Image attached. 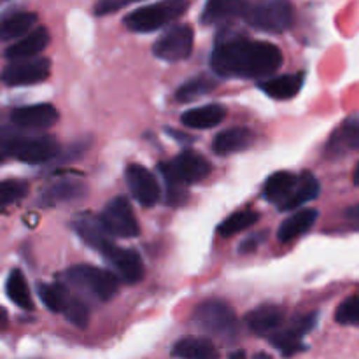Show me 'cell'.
Wrapping results in <instances>:
<instances>
[{
    "mask_svg": "<svg viewBox=\"0 0 359 359\" xmlns=\"http://www.w3.org/2000/svg\"><path fill=\"white\" fill-rule=\"evenodd\" d=\"M224 118H226V107H224V105L209 104L186 111L184 114H182L181 121L182 125L188 126V128L207 130L219 125Z\"/></svg>",
    "mask_w": 359,
    "mask_h": 359,
    "instance_id": "cell-19",
    "label": "cell"
},
{
    "mask_svg": "<svg viewBox=\"0 0 359 359\" xmlns=\"http://www.w3.org/2000/svg\"><path fill=\"white\" fill-rule=\"evenodd\" d=\"M49 41H51V35H49L48 28L39 27L32 30L30 34L25 35V37H21L18 42H14L13 46H9L4 56L7 60H13V62L37 58V55H41L48 48Z\"/></svg>",
    "mask_w": 359,
    "mask_h": 359,
    "instance_id": "cell-15",
    "label": "cell"
},
{
    "mask_svg": "<svg viewBox=\"0 0 359 359\" xmlns=\"http://www.w3.org/2000/svg\"><path fill=\"white\" fill-rule=\"evenodd\" d=\"M242 18L256 30L266 34H283L294 23V9L290 2L270 0V2L248 4Z\"/></svg>",
    "mask_w": 359,
    "mask_h": 359,
    "instance_id": "cell-3",
    "label": "cell"
},
{
    "mask_svg": "<svg viewBox=\"0 0 359 359\" xmlns=\"http://www.w3.org/2000/svg\"><path fill=\"white\" fill-rule=\"evenodd\" d=\"M332 146L359 151V118H351L333 135Z\"/></svg>",
    "mask_w": 359,
    "mask_h": 359,
    "instance_id": "cell-32",
    "label": "cell"
},
{
    "mask_svg": "<svg viewBox=\"0 0 359 359\" xmlns=\"http://www.w3.org/2000/svg\"><path fill=\"white\" fill-rule=\"evenodd\" d=\"M98 219L111 237L133 238L140 233L139 221H137L132 205L125 196L112 198L105 205L104 212Z\"/></svg>",
    "mask_w": 359,
    "mask_h": 359,
    "instance_id": "cell-7",
    "label": "cell"
},
{
    "mask_svg": "<svg viewBox=\"0 0 359 359\" xmlns=\"http://www.w3.org/2000/svg\"><path fill=\"white\" fill-rule=\"evenodd\" d=\"M49 72H51V62L48 58L37 56V58L20 60L7 65L0 74V81L7 86H30V84L48 79Z\"/></svg>",
    "mask_w": 359,
    "mask_h": 359,
    "instance_id": "cell-9",
    "label": "cell"
},
{
    "mask_svg": "<svg viewBox=\"0 0 359 359\" xmlns=\"http://www.w3.org/2000/svg\"><path fill=\"white\" fill-rule=\"evenodd\" d=\"M316 323H318V314H316V312L302 316V318H298L290 328L270 333V344H272L276 349H279L284 358L294 356V354L307 349V346L302 342V339H304L309 332L314 330Z\"/></svg>",
    "mask_w": 359,
    "mask_h": 359,
    "instance_id": "cell-10",
    "label": "cell"
},
{
    "mask_svg": "<svg viewBox=\"0 0 359 359\" xmlns=\"http://www.w3.org/2000/svg\"><path fill=\"white\" fill-rule=\"evenodd\" d=\"M210 65L221 77L256 79L270 76L280 69L283 51L272 42L252 41L242 35H235L217 42Z\"/></svg>",
    "mask_w": 359,
    "mask_h": 359,
    "instance_id": "cell-1",
    "label": "cell"
},
{
    "mask_svg": "<svg viewBox=\"0 0 359 359\" xmlns=\"http://www.w3.org/2000/svg\"><path fill=\"white\" fill-rule=\"evenodd\" d=\"M284 319V311L277 305H259L255 311L245 316V325L249 326L256 335H265V333H273L280 326Z\"/></svg>",
    "mask_w": 359,
    "mask_h": 359,
    "instance_id": "cell-17",
    "label": "cell"
},
{
    "mask_svg": "<svg viewBox=\"0 0 359 359\" xmlns=\"http://www.w3.org/2000/svg\"><path fill=\"white\" fill-rule=\"evenodd\" d=\"M347 219L353 221L354 224H359V205H354V207H349L347 209Z\"/></svg>",
    "mask_w": 359,
    "mask_h": 359,
    "instance_id": "cell-39",
    "label": "cell"
},
{
    "mask_svg": "<svg viewBox=\"0 0 359 359\" xmlns=\"http://www.w3.org/2000/svg\"><path fill=\"white\" fill-rule=\"evenodd\" d=\"M11 121L21 130H46L58 121V111L51 104L25 105L11 112Z\"/></svg>",
    "mask_w": 359,
    "mask_h": 359,
    "instance_id": "cell-14",
    "label": "cell"
},
{
    "mask_svg": "<svg viewBox=\"0 0 359 359\" xmlns=\"http://www.w3.org/2000/svg\"><path fill=\"white\" fill-rule=\"evenodd\" d=\"M7 326H9V316H7L6 309L0 307V332L7 330Z\"/></svg>",
    "mask_w": 359,
    "mask_h": 359,
    "instance_id": "cell-40",
    "label": "cell"
},
{
    "mask_svg": "<svg viewBox=\"0 0 359 359\" xmlns=\"http://www.w3.org/2000/svg\"><path fill=\"white\" fill-rule=\"evenodd\" d=\"M126 182L132 191L133 198L144 207L156 205L160 200V184L156 182L154 175L142 165L132 163L126 168Z\"/></svg>",
    "mask_w": 359,
    "mask_h": 359,
    "instance_id": "cell-11",
    "label": "cell"
},
{
    "mask_svg": "<svg viewBox=\"0 0 359 359\" xmlns=\"http://www.w3.org/2000/svg\"><path fill=\"white\" fill-rule=\"evenodd\" d=\"M193 41H195V34L189 25H175L154 42L153 53L156 58L165 60V62H182L191 55Z\"/></svg>",
    "mask_w": 359,
    "mask_h": 359,
    "instance_id": "cell-8",
    "label": "cell"
},
{
    "mask_svg": "<svg viewBox=\"0 0 359 359\" xmlns=\"http://www.w3.org/2000/svg\"><path fill=\"white\" fill-rule=\"evenodd\" d=\"M186 9H188V2H182V0L151 4V6L132 11L125 18V25L128 30L137 32V34H151L181 18Z\"/></svg>",
    "mask_w": 359,
    "mask_h": 359,
    "instance_id": "cell-4",
    "label": "cell"
},
{
    "mask_svg": "<svg viewBox=\"0 0 359 359\" xmlns=\"http://www.w3.org/2000/svg\"><path fill=\"white\" fill-rule=\"evenodd\" d=\"M255 359H273V358L270 356V354H266V353H258L255 356Z\"/></svg>",
    "mask_w": 359,
    "mask_h": 359,
    "instance_id": "cell-43",
    "label": "cell"
},
{
    "mask_svg": "<svg viewBox=\"0 0 359 359\" xmlns=\"http://www.w3.org/2000/svg\"><path fill=\"white\" fill-rule=\"evenodd\" d=\"M6 293L9 297V300L20 309H25V311H32L34 309V300H32L27 279H25V276L20 270H13L9 273L6 284Z\"/></svg>",
    "mask_w": 359,
    "mask_h": 359,
    "instance_id": "cell-28",
    "label": "cell"
},
{
    "mask_svg": "<svg viewBox=\"0 0 359 359\" xmlns=\"http://www.w3.org/2000/svg\"><path fill=\"white\" fill-rule=\"evenodd\" d=\"M21 135L23 133L18 132L16 128L0 126V163L6 161L7 158H14V151H16Z\"/></svg>",
    "mask_w": 359,
    "mask_h": 359,
    "instance_id": "cell-36",
    "label": "cell"
},
{
    "mask_svg": "<svg viewBox=\"0 0 359 359\" xmlns=\"http://www.w3.org/2000/svg\"><path fill=\"white\" fill-rule=\"evenodd\" d=\"M319 189L321 188H319L318 179H316L311 172H304L302 175H298L293 191L290 193L286 202H284L279 209L280 210L300 209V207H304L307 202H312L314 198H318Z\"/></svg>",
    "mask_w": 359,
    "mask_h": 359,
    "instance_id": "cell-20",
    "label": "cell"
},
{
    "mask_svg": "<svg viewBox=\"0 0 359 359\" xmlns=\"http://www.w3.org/2000/svg\"><path fill=\"white\" fill-rule=\"evenodd\" d=\"M35 23H37V14L27 13V11L4 18L0 21V41H13V39L25 37L27 34H30Z\"/></svg>",
    "mask_w": 359,
    "mask_h": 359,
    "instance_id": "cell-26",
    "label": "cell"
},
{
    "mask_svg": "<svg viewBox=\"0 0 359 359\" xmlns=\"http://www.w3.org/2000/svg\"><path fill=\"white\" fill-rule=\"evenodd\" d=\"M67 279L70 284L90 291L100 302H109L114 298L119 290L118 277L112 272L90 265H76L67 272Z\"/></svg>",
    "mask_w": 359,
    "mask_h": 359,
    "instance_id": "cell-5",
    "label": "cell"
},
{
    "mask_svg": "<svg viewBox=\"0 0 359 359\" xmlns=\"http://www.w3.org/2000/svg\"><path fill=\"white\" fill-rule=\"evenodd\" d=\"M167 181V203L182 205L188 198L186 186L203 181L210 174V163L196 151H182L177 158L158 165Z\"/></svg>",
    "mask_w": 359,
    "mask_h": 359,
    "instance_id": "cell-2",
    "label": "cell"
},
{
    "mask_svg": "<svg viewBox=\"0 0 359 359\" xmlns=\"http://www.w3.org/2000/svg\"><path fill=\"white\" fill-rule=\"evenodd\" d=\"M63 314L77 328H86L88 321H90V311L79 298H69L65 309H63Z\"/></svg>",
    "mask_w": 359,
    "mask_h": 359,
    "instance_id": "cell-34",
    "label": "cell"
},
{
    "mask_svg": "<svg viewBox=\"0 0 359 359\" xmlns=\"http://www.w3.org/2000/svg\"><path fill=\"white\" fill-rule=\"evenodd\" d=\"M125 6H128V2H123V0H102V2L95 6V14L104 16V14H111L114 11L123 9Z\"/></svg>",
    "mask_w": 359,
    "mask_h": 359,
    "instance_id": "cell-37",
    "label": "cell"
},
{
    "mask_svg": "<svg viewBox=\"0 0 359 359\" xmlns=\"http://www.w3.org/2000/svg\"><path fill=\"white\" fill-rule=\"evenodd\" d=\"M304 77V72L272 77V79H266L263 83H259V90L265 91L269 97L277 98V100H287V98H293L294 95H298V91L302 90Z\"/></svg>",
    "mask_w": 359,
    "mask_h": 359,
    "instance_id": "cell-21",
    "label": "cell"
},
{
    "mask_svg": "<svg viewBox=\"0 0 359 359\" xmlns=\"http://www.w3.org/2000/svg\"><path fill=\"white\" fill-rule=\"evenodd\" d=\"M265 241V235L263 233H256V235H251L249 238H245L244 242L241 244V248H238V251L241 252H252L256 248H258L262 242Z\"/></svg>",
    "mask_w": 359,
    "mask_h": 359,
    "instance_id": "cell-38",
    "label": "cell"
},
{
    "mask_svg": "<svg viewBox=\"0 0 359 359\" xmlns=\"http://www.w3.org/2000/svg\"><path fill=\"white\" fill-rule=\"evenodd\" d=\"M27 193H28L27 182L16 181V179L0 181V210L13 205V203L20 202Z\"/></svg>",
    "mask_w": 359,
    "mask_h": 359,
    "instance_id": "cell-33",
    "label": "cell"
},
{
    "mask_svg": "<svg viewBox=\"0 0 359 359\" xmlns=\"http://www.w3.org/2000/svg\"><path fill=\"white\" fill-rule=\"evenodd\" d=\"M86 195V186L81 181H58L49 186L41 196L42 207L60 205V203L76 202V200L84 198Z\"/></svg>",
    "mask_w": 359,
    "mask_h": 359,
    "instance_id": "cell-18",
    "label": "cell"
},
{
    "mask_svg": "<svg viewBox=\"0 0 359 359\" xmlns=\"http://www.w3.org/2000/svg\"><path fill=\"white\" fill-rule=\"evenodd\" d=\"M72 228L77 235L81 237V241L86 242L90 248L97 249L98 252H104L114 242L111 241V235L105 231V228L102 226L100 219L93 216H77L72 221Z\"/></svg>",
    "mask_w": 359,
    "mask_h": 359,
    "instance_id": "cell-16",
    "label": "cell"
},
{
    "mask_svg": "<svg viewBox=\"0 0 359 359\" xmlns=\"http://www.w3.org/2000/svg\"><path fill=\"white\" fill-rule=\"evenodd\" d=\"M214 88H216V83H214L212 79H209V77H193V79L186 81V83L179 88L177 93H175V98H177L179 102H191L196 100L198 97H202V95L210 93Z\"/></svg>",
    "mask_w": 359,
    "mask_h": 359,
    "instance_id": "cell-30",
    "label": "cell"
},
{
    "mask_svg": "<svg viewBox=\"0 0 359 359\" xmlns=\"http://www.w3.org/2000/svg\"><path fill=\"white\" fill-rule=\"evenodd\" d=\"M252 142H255V135L251 130L238 126V128H230L217 133L212 142V149L217 154H230L248 149L249 146H252Z\"/></svg>",
    "mask_w": 359,
    "mask_h": 359,
    "instance_id": "cell-23",
    "label": "cell"
},
{
    "mask_svg": "<svg viewBox=\"0 0 359 359\" xmlns=\"http://www.w3.org/2000/svg\"><path fill=\"white\" fill-rule=\"evenodd\" d=\"M193 323L210 335L230 337L237 332V316L233 309L221 300L200 304L193 314Z\"/></svg>",
    "mask_w": 359,
    "mask_h": 359,
    "instance_id": "cell-6",
    "label": "cell"
},
{
    "mask_svg": "<svg viewBox=\"0 0 359 359\" xmlns=\"http://www.w3.org/2000/svg\"><path fill=\"white\" fill-rule=\"evenodd\" d=\"M39 297H41L42 304L49 309L51 312H63L69 297H67V290L62 284H39L37 286Z\"/></svg>",
    "mask_w": 359,
    "mask_h": 359,
    "instance_id": "cell-31",
    "label": "cell"
},
{
    "mask_svg": "<svg viewBox=\"0 0 359 359\" xmlns=\"http://www.w3.org/2000/svg\"><path fill=\"white\" fill-rule=\"evenodd\" d=\"M259 219V214L255 212V210H241V212L231 214L230 217L223 221L217 228L223 237H231L235 233H241V231L248 230L252 224H256V221Z\"/></svg>",
    "mask_w": 359,
    "mask_h": 359,
    "instance_id": "cell-29",
    "label": "cell"
},
{
    "mask_svg": "<svg viewBox=\"0 0 359 359\" xmlns=\"http://www.w3.org/2000/svg\"><path fill=\"white\" fill-rule=\"evenodd\" d=\"M102 256L114 266L118 276L121 277L125 283H139L144 277V263L142 258L139 256V252L132 251V249H123L116 244H111L104 252H102Z\"/></svg>",
    "mask_w": 359,
    "mask_h": 359,
    "instance_id": "cell-13",
    "label": "cell"
},
{
    "mask_svg": "<svg viewBox=\"0 0 359 359\" xmlns=\"http://www.w3.org/2000/svg\"><path fill=\"white\" fill-rule=\"evenodd\" d=\"M318 217L319 212L316 209L298 210V212H294L293 216H290L283 224H280L279 231H277V238H279L280 242H284V244L294 241V238L300 237V235L307 233V231L314 226Z\"/></svg>",
    "mask_w": 359,
    "mask_h": 359,
    "instance_id": "cell-22",
    "label": "cell"
},
{
    "mask_svg": "<svg viewBox=\"0 0 359 359\" xmlns=\"http://www.w3.org/2000/svg\"><path fill=\"white\" fill-rule=\"evenodd\" d=\"M353 181L354 184L359 186V163L356 165V168H354V174H353Z\"/></svg>",
    "mask_w": 359,
    "mask_h": 359,
    "instance_id": "cell-42",
    "label": "cell"
},
{
    "mask_svg": "<svg viewBox=\"0 0 359 359\" xmlns=\"http://www.w3.org/2000/svg\"><path fill=\"white\" fill-rule=\"evenodd\" d=\"M230 359H248L244 351H235V353L230 354Z\"/></svg>",
    "mask_w": 359,
    "mask_h": 359,
    "instance_id": "cell-41",
    "label": "cell"
},
{
    "mask_svg": "<svg viewBox=\"0 0 359 359\" xmlns=\"http://www.w3.org/2000/svg\"><path fill=\"white\" fill-rule=\"evenodd\" d=\"M58 154V146L49 135H21L14 158L23 163L37 165L49 161Z\"/></svg>",
    "mask_w": 359,
    "mask_h": 359,
    "instance_id": "cell-12",
    "label": "cell"
},
{
    "mask_svg": "<svg viewBox=\"0 0 359 359\" xmlns=\"http://www.w3.org/2000/svg\"><path fill=\"white\" fill-rule=\"evenodd\" d=\"M298 175L291 174V172H277V174L270 175L269 181L265 182V198L269 202L276 203L277 207L283 205L290 193L293 191L294 184H297Z\"/></svg>",
    "mask_w": 359,
    "mask_h": 359,
    "instance_id": "cell-27",
    "label": "cell"
},
{
    "mask_svg": "<svg viewBox=\"0 0 359 359\" xmlns=\"http://www.w3.org/2000/svg\"><path fill=\"white\" fill-rule=\"evenodd\" d=\"M248 2L241 0H212L205 6L202 14V23H223V21L242 18Z\"/></svg>",
    "mask_w": 359,
    "mask_h": 359,
    "instance_id": "cell-25",
    "label": "cell"
},
{
    "mask_svg": "<svg viewBox=\"0 0 359 359\" xmlns=\"http://www.w3.org/2000/svg\"><path fill=\"white\" fill-rule=\"evenodd\" d=\"M335 321L339 325L359 326V297H351L339 305L335 312Z\"/></svg>",
    "mask_w": 359,
    "mask_h": 359,
    "instance_id": "cell-35",
    "label": "cell"
},
{
    "mask_svg": "<svg viewBox=\"0 0 359 359\" xmlns=\"http://www.w3.org/2000/svg\"><path fill=\"white\" fill-rule=\"evenodd\" d=\"M172 356L179 359H217V349L209 339L186 337L181 339L172 349Z\"/></svg>",
    "mask_w": 359,
    "mask_h": 359,
    "instance_id": "cell-24",
    "label": "cell"
}]
</instances>
